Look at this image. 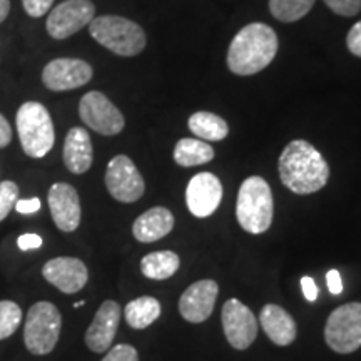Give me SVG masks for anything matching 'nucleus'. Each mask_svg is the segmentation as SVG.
<instances>
[{"mask_svg":"<svg viewBox=\"0 0 361 361\" xmlns=\"http://www.w3.org/2000/svg\"><path fill=\"white\" fill-rule=\"evenodd\" d=\"M278 35L269 25L255 22L245 25L228 51V67L236 75H252L266 69L278 52Z\"/></svg>","mask_w":361,"mask_h":361,"instance_id":"2","label":"nucleus"},{"mask_svg":"<svg viewBox=\"0 0 361 361\" xmlns=\"http://www.w3.org/2000/svg\"><path fill=\"white\" fill-rule=\"evenodd\" d=\"M316 0H269V11L279 22H296L313 8Z\"/></svg>","mask_w":361,"mask_h":361,"instance_id":"25","label":"nucleus"},{"mask_svg":"<svg viewBox=\"0 0 361 361\" xmlns=\"http://www.w3.org/2000/svg\"><path fill=\"white\" fill-rule=\"evenodd\" d=\"M161 316V303L152 296H141L126 305L124 318L130 328L146 329Z\"/></svg>","mask_w":361,"mask_h":361,"instance_id":"24","label":"nucleus"},{"mask_svg":"<svg viewBox=\"0 0 361 361\" xmlns=\"http://www.w3.org/2000/svg\"><path fill=\"white\" fill-rule=\"evenodd\" d=\"M261 328L274 345L288 346L296 340L298 329L293 316L278 305H266L259 314Z\"/></svg>","mask_w":361,"mask_h":361,"instance_id":"19","label":"nucleus"},{"mask_svg":"<svg viewBox=\"0 0 361 361\" xmlns=\"http://www.w3.org/2000/svg\"><path fill=\"white\" fill-rule=\"evenodd\" d=\"M179 266L180 259L174 251L149 252L141 259L142 274L154 281H164V279L174 276Z\"/></svg>","mask_w":361,"mask_h":361,"instance_id":"22","label":"nucleus"},{"mask_svg":"<svg viewBox=\"0 0 361 361\" xmlns=\"http://www.w3.org/2000/svg\"><path fill=\"white\" fill-rule=\"evenodd\" d=\"M62 157H64L66 168L72 174L87 173L94 159L92 141L87 130L84 128H72L67 133Z\"/></svg>","mask_w":361,"mask_h":361,"instance_id":"18","label":"nucleus"},{"mask_svg":"<svg viewBox=\"0 0 361 361\" xmlns=\"http://www.w3.org/2000/svg\"><path fill=\"white\" fill-rule=\"evenodd\" d=\"M219 295L218 283L213 279H201L192 283L180 295L179 313L189 323H202L213 314Z\"/></svg>","mask_w":361,"mask_h":361,"instance_id":"14","label":"nucleus"},{"mask_svg":"<svg viewBox=\"0 0 361 361\" xmlns=\"http://www.w3.org/2000/svg\"><path fill=\"white\" fill-rule=\"evenodd\" d=\"M106 188L116 201L135 202L146 191L141 173L128 156L112 157L106 171Z\"/></svg>","mask_w":361,"mask_h":361,"instance_id":"10","label":"nucleus"},{"mask_svg":"<svg viewBox=\"0 0 361 361\" xmlns=\"http://www.w3.org/2000/svg\"><path fill=\"white\" fill-rule=\"evenodd\" d=\"M102 361H139L137 350L130 345H116L109 348Z\"/></svg>","mask_w":361,"mask_h":361,"instance_id":"29","label":"nucleus"},{"mask_svg":"<svg viewBox=\"0 0 361 361\" xmlns=\"http://www.w3.org/2000/svg\"><path fill=\"white\" fill-rule=\"evenodd\" d=\"M49 209L54 223L61 231L72 233L79 228L80 216V200L75 188L67 183H56L49 189Z\"/></svg>","mask_w":361,"mask_h":361,"instance_id":"15","label":"nucleus"},{"mask_svg":"<svg viewBox=\"0 0 361 361\" xmlns=\"http://www.w3.org/2000/svg\"><path fill=\"white\" fill-rule=\"evenodd\" d=\"M223 200V184L213 173H200L189 180L186 204L196 218H209Z\"/></svg>","mask_w":361,"mask_h":361,"instance_id":"13","label":"nucleus"},{"mask_svg":"<svg viewBox=\"0 0 361 361\" xmlns=\"http://www.w3.org/2000/svg\"><path fill=\"white\" fill-rule=\"evenodd\" d=\"M121 306L116 301L107 300L101 305L92 323L85 331V345L94 353H106L112 346L117 328L121 323Z\"/></svg>","mask_w":361,"mask_h":361,"instance_id":"17","label":"nucleus"},{"mask_svg":"<svg viewBox=\"0 0 361 361\" xmlns=\"http://www.w3.org/2000/svg\"><path fill=\"white\" fill-rule=\"evenodd\" d=\"M273 192L269 184L259 176L245 179L238 192V223L250 234H263L273 223Z\"/></svg>","mask_w":361,"mask_h":361,"instance_id":"3","label":"nucleus"},{"mask_svg":"<svg viewBox=\"0 0 361 361\" xmlns=\"http://www.w3.org/2000/svg\"><path fill=\"white\" fill-rule=\"evenodd\" d=\"M42 238L39 236V234H34V233H27V234H22L17 239V246L20 247L22 251H30V250H37V247L42 246Z\"/></svg>","mask_w":361,"mask_h":361,"instance_id":"32","label":"nucleus"},{"mask_svg":"<svg viewBox=\"0 0 361 361\" xmlns=\"http://www.w3.org/2000/svg\"><path fill=\"white\" fill-rule=\"evenodd\" d=\"M11 12V0H0V24L8 17Z\"/></svg>","mask_w":361,"mask_h":361,"instance_id":"37","label":"nucleus"},{"mask_svg":"<svg viewBox=\"0 0 361 361\" xmlns=\"http://www.w3.org/2000/svg\"><path fill=\"white\" fill-rule=\"evenodd\" d=\"M96 7L90 0H66L49 13L45 29L56 40L69 39L94 19Z\"/></svg>","mask_w":361,"mask_h":361,"instance_id":"9","label":"nucleus"},{"mask_svg":"<svg viewBox=\"0 0 361 361\" xmlns=\"http://www.w3.org/2000/svg\"><path fill=\"white\" fill-rule=\"evenodd\" d=\"M301 290H303V295L306 300L310 301V303L316 301V298H318V286H316L313 278H310V276L301 278Z\"/></svg>","mask_w":361,"mask_h":361,"instance_id":"35","label":"nucleus"},{"mask_svg":"<svg viewBox=\"0 0 361 361\" xmlns=\"http://www.w3.org/2000/svg\"><path fill=\"white\" fill-rule=\"evenodd\" d=\"M62 316L57 306L49 301H39L27 313L24 326V343L32 355H49L56 348L61 336Z\"/></svg>","mask_w":361,"mask_h":361,"instance_id":"6","label":"nucleus"},{"mask_svg":"<svg viewBox=\"0 0 361 361\" xmlns=\"http://www.w3.org/2000/svg\"><path fill=\"white\" fill-rule=\"evenodd\" d=\"M40 200L39 197H30V200H17L16 211L20 214H34L40 209Z\"/></svg>","mask_w":361,"mask_h":361,"instance_id":"33","label":"nucleus"},{"mask_svg":"<svg viewBox=\"0 0 361 361\" xmlns=\"http://www.w3.org/2000/svg\"><path fill=\"white\" fill-rule=\"evenodd\" d=\"M89 32L97 44L121 57L137 56L147 42L142 27L121 16L94 17Z\"/></svg>","mask_w":361,"mask_h":361,"instance_id":"4","label":"nucleus"},{"mask_svg":"<svg viewBox=\"0 0 361 361\" xmlns=\"http://www.w3.org/2000/svg\"><path fill=\"white\" fill-rule=\"evenodd\" d=\"M92 67L85 61L71 57L54 59L44 67L42 82L52 92H64L82 87L92 79Z\"/></svg>","mask_w":361,"mask_h":361,"instance_id":"12","label":"nucleus"},{"mask_svg":"<svg viewBox=\"0 0 361 361\" xmlns=\"http://www.w3.org/2000/svg\"><path fill=\"white\" fill-rule=\"evenodd\" d=\"M324 4L343 17H353L361 11V0H324Z\"/></svg>","mask_w":361,"mask_h":361,"instance_id":"28","label":"nucleus"},{"mask_svg":"<svg viewBox=\"0 0 361 361\" xmlns=\"http://www.w3.org/2000/svg\"><path fill=\"white\" fill-rule=\"evenodd\" d=\"M346 45L348 51L356 57H361V20L351 27L348 35H346Z\"/></svg>","mask_w":361,"mask_h":361,"instance_id":"31","label":"nucleus"},{"mask_svg":"<svg viewBox=\"0 0 361 361\" xmlns=\"http://www.w3.org/2000/svg\"><path fill=\"white\" fill-rule=\"evenodd\" d=\"M42 276L66 295L79 293L87 284L89 273L85 264L79 258L61 256L54 258L44 264Z\"/></svg>","mask_w":361,"mask_h":361,"instance_id":"16","label":"nucleus"},{"mask_svg":"<svg viewBox=\"0 0 361 361\" xmlns=\"http://www.w3.org/2000/svg\"><path fill=\"white\" fill-rule=\"evenodd\" d=\"M19 200V186L13 180H2L0 183V221L11 214Z\"/></svg>","mask_w":361,"mask_h":361,"instance_id":"27","label":"nucleus"},{"mask_svg":"<svg viewBox=\"0 0 361 361\" xmlns=\"http://www.w3.org/2000/svg\"><path fill=\"white\" fill-rule=\"evenodd\" d=\"M85 301H78V303H74V308H80V306H84Z\"/></svg>","mask_w":361,"mask_h":361,"instance_id":"38","label":"nucleus"},{"mask_svg":"<svg viewBox=\"0 0 361 361\" xmlns=\"http://www.w3.org/2000/svg\"><path fill=\"white\" fill-rule=\"evenodd\" d=\"M174 228V216L168 207L156 206L134 221L133 234L139 243H156Z\"/></svg>","mask_w":361,"mask_h":361,"instance_id":"20","label":"nucleus"},{"mask_svg":"<svg viewBox=\"0 0 361 361\" xmlns=\"http://www.w3.org/2000/svg\"><path fill=\"white\" fill-rule=\"evenodd\" d=\"M326 284L328 290L331 295H341L343 291V281H341V274L338 269H329L326 274Z\"/></svg>","mask_w":361,"mask_h":361,"instance_id":"34","label":"nucleus"},{"mask_svg":"<svg viewBox=\"0 0 361 361\" xmlns=\"http://www.w3.org/2000/svg\"><path fill=\"white\" fill-rule=\"evenodd\" d=\"M189 129L194 135L202 139V141H223L229 134L228 123L218 114L207 111L194 112L188 121Z\"/></svg>","mask_w":361,"mask_h":361,"instance_id":"23","label":"nucleus"},{"mask_svg":"<svg viewBox=\"0 0 361 361\" xmlns=\"http://www.w3.org/2000/svg\"><path fill=\"white\" fill-rule=\"evenodd\" d=\"M22 6H24L27 16L37 19V17H42L51 11V7L54 6V0H22Z\"/></svg>","mask_w":361,"mask_h":361,"instance_id":"30","label":"nucleus"},{"mask_svg":"<svg viewBox=\"0 0 361 361\" xmlns=\"http://www.w3.org/2000/svg\"><path fill=\"white\" fill-rule=\"evenodd\" d=\"M17 133L22 151L29 157L40 159L47 156L56 142L52 117L40 102H24L17 111Z\"/></svg>","mask_w":361,"mask_h":361,"instance_id":"5","label":"nucleus"},{"mask_svg":"<svg viewBox=\"0 0 361 361\" xmlns=\"http://www.w3.org/2000/svg\"><path fill=\"white\" fill-rule=\"evenodd\" d=\"M22 322L20 306L13 301H0V340L12 336Z\"/></svg>","mask_w":361,"mask_h":361,"instance_id":"26","label":"nucleus"},{"mask_svg":"<svg viewBox=\"0 0 361 361\" xmlns=\"http://www.w3.org/2000/svg\"><path fill=\"white\" fill-rule=\"evenodd\" d=\"M324 340L340 355H350L361 348V303L338 306L324 324Z\"/></svg>","mask_w":361,"mask_h":361,"instance_id":"7","label":"nucleus"},{"mask_svg":"<svg viewBox=\"0 0 361 361\" xmlns=\"http://www.w3.org/2000/svg\"><path fill=\"white\" fill-rule=\"evenodd\" d=\"M12 141V128L8 121L0 114V149L7 147Z\"/></svg>","mask_w":361,"mask_h":361,"instance_id":"36","label":"nucleus"},{"mask_svg":"<svg viewBox=\"0 0 361 361\" xmlns=\"http://www.w3.org/2000/svg\"><path fill=\"white\" fill-rule=\"evenodd\" d=\"M278 171L283 186L300 196L322 191L329 179V166L322 152L303 139L291 141L283 149Z\"/></svg>","mask_w":361,"mask_h":361,"instance_id":"1","label":"nucleus"},{"mask_svg":"<svg viewBox=\"0 0 361 361\" xmlns=\"http://www.w3.org/2000/svg\"><path fill=\"white\" fill-rule=\"evenodd\" d=\"M79 116L87 128L102 135H117L126 126L123 112L99 90H90L80 99Z\"/></svg>","mask_w":361,"mask_h":361,"instance_id":"8","label":"nucleus"},{"mask_svg":"<svg viewBox=\"0 0 361 361\" xmlns=\"http://www.w3.org/2000/svg\"><path fill=\"white\" fill-rule=\"evenodd\" d=\"M213 159L214 149L202 139L184 137L174 147V161L180 168H194V166L207 164Z\"/></svg>","mask_w":361,"mask_h":361,"instance_id":"21","label":"nucleus"},{"mask_svg":"<svg viewBox=\"0 0 361 361\" xmlns=\"http://www.w3.org/2000/svg\"><path fill=\"white\" fill-rule=\"evenodd\" d=\"M224 336L234 350H247L258 335V319L245 303L231 298L221 311Z\"/></svg>","mask_w":361,"mask_h":361,"instance_id":"11","label":"nucleus"}]
</instances>
